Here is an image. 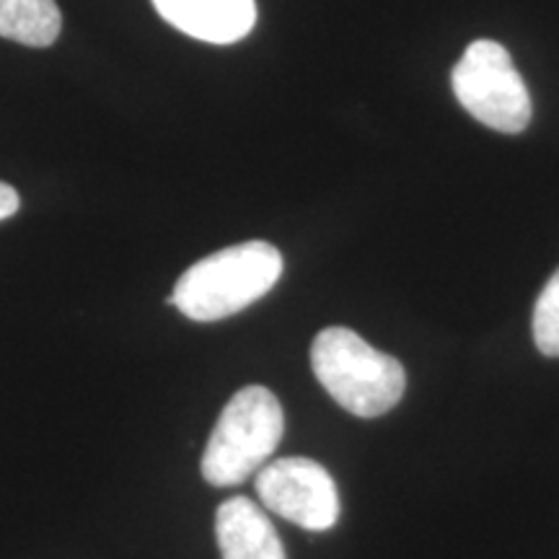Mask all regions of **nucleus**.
Here are the masks:
<instances>
[{"label":"nucleus","mask_w":559,"mask_h":559,"mask_svg":"<svg viewBox=\"0 0 559 559\" xmlns=\"http://www.w3.org/2000/svg\"><path fill=\"white\" fill-rule=\"evenodd\" d=\"M453 94L474 120L489 130L519 135L531 122V94L506 47L477 39L466 47L451 75Z\"/></svg>","instance_id":"20e7f679"},{"label":"nucleus","mask_w":559,"mask_h":559,"mask_svg":"<svg viewBox=\"0 0 559 559\" xmlns=\"http://www.w3.org/2000/svg\"><path fill=\"white\" fill-rule=\"evenodd\" d=\"M311 368L326 394L355 417L386 415L407 389L402 362L368 345L347 326H326L317 334Z\"/></svg>","instance_id":"f03ea898"},{"label":"nucleus","mask_w":559,"mask_h":559,"mask_svg":"<svg viewBox=\"0 0 559 559\" xmlns=\"http://www.w3.org/2000/svg\"><path fill=\"white\" fill-rule=\"evenodd\" d=\"M215 539L223 559H288L264 510L241 495L221 502L215 513Z\"/></svg>","instance_id":"0eeeda50"},{"label":"nucleus","mask_w":559,"mask_h":559,"mask_svg":"<svg viewBox=\"0 0 559 559\" xmlns=\"http://www.w3.org/2000/svg\"><path fill=\"white\" fill-rule=\"evenodd\" d=\"M174 29L210 45H234L257 24L254 0H153Z\"/></svg>","instance_id":"423d86ee"},{"label":"nucleus","mask_w":559,"mask_h":559,"mask_svg":"<svg viewBox=\"0 0 559 559\" xmlns=\"http://www.w3.org/2000/svg\"><path fill=\"white\" fill-rule=\"evenodd\" d=\"M262 506L306 531H330L340 519V495L332 474L304 456L275 459L257 474Z\"/></svg>","instance_id":"39448f33"},{"label":"nucleus","mask_w":559,"mask_h":559,"mask_svg":"<svg viewBox=\"0 0 559 559\" xmlns=\"http://www.w3.org/2000/svg\"><path fill=\"white\" fill-rule=\"evenodd\" d=\"M21 207V198L19 192L13 190L11 185H5V181H0V221L11 218V215H16Z\"/></svg>","instance_id":"9d476101"},{"label":"nucleus","mask_w":559,"mask_h":559,"mask_svg":"<svg viewBox=\"0 0 559 559\" xmlns=\"http://www.w3.org/2000/svg\"><path fill=\"white\" fill-rule=\"evenodd\" d=\"M285 432L277 396L264 386L236 391L223 407L202 453V477L213 487L243 485L267 464Z\"/></svg>","instance_id":"7ed1b4c3"},{"label":"nucleus","mask_w":559,"mask_h":559,"mask_svg":"<svg viewBox=\"0 0 559 559\" xmlns=\"http://www.w3.org/2000/svg\"><path fill=\"white\" fill-rule=\"evenodd\" d=\"M62 16L55 0H0V37L26 47H50Z\"/></svg>","instance_id":"6e6552de"},{"label":"nucleus","mask_w":559,"mask_h":559,"mask_svg":"<svg viewBox=\"0 0 559 559\" xmlns=\"http://www.w3.org/2000/svg\"><path fill=\"white\" fill-rule=\"evenodd\" d=\"M283 254L267 241H243L194 262L177 280L169 304L187 319L221 321L267 296L283 275Z\"/></svg>","instance_id":"f257e3e1"},{"label":"nucleus","mask_w":559,"mask_h":559,"mask_svg":"<svg viewBox=\"0 0 559 559\" xmlns=\"http://www.w3.org/2000/svg\"><path fill=\"white\" fill-rule=\"evenodd\" d=\"M534 342L547 358H559V270L547 280L534 306Z\"/></svg>","instance_id":"1a4fd4ad"}]
</instances>
